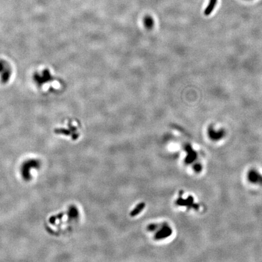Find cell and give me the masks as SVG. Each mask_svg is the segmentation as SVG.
Wrapping results in <instances>:
<instances>
[{
  "label": "cell",
  "instance_id": "1",
  "mask_svg": "<svg viewBox=\"0 0 262 262\" xmlns=\"http://www.w3.org/2000/svg\"><path fill=\"white\" fill-rule=\"evenodd\" d=\"M40 166V163L37 160H30L24 163L22 167V175L24 179L29 180L31 179V169L32 167L37 169Z\"/></svg>",
  "mask_w": 262,
  "mask_h": 262
},
{
  "label": "cell",
  "instance_id": "2",
  "mask_svg": "<svg viewBox=\"0 0 262 262\" xmlns=\"http://www.w3.org/2000/svg\"><path fill=\"white\" fill-rule=\"evenodd\" d=\"M248 180L254 184H262V175L256 170H251L248 173Z\"/></svg>",
  "mask_w": 262,
  "mask_h": 262
},
{
  "label": "cell",
  "instance_id": "3",
  "mask_svg": "<svg viewBox=\"0 0 262 262\" xmlns=\"http://www.w3.org/2000/svg\"><path fill=\"white\" fill-rule=\"evenodd\" d=\"M217 0H210L209 4L207 5V6L206 7L205 11V15H210L212 13V12L213 11V10L217 4Z\"/></svg>",
  "mask_w": 262,
  "mask_h": 262
},
{
  "label": "cell",
  "instance_id": "4",
  "mask_svg": "<svg viewBox=\"0 0 262 262\" xmlns=\"http://www.w3.org/2000/svg\"><path fill=\"white\" fill-rule=\"evenodd\" d=\"M144 24L147 27H151L153 26V20L151 17L147 16L145 18Z\"/></svg>",
  "mask_w": 262,
  "mask_h": 262
}]
</instances>
